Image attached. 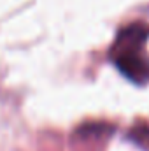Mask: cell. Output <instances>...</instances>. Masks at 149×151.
<instances>
[{"instance_id":"cell-1","label":"cell","mask_w":149,"mask_h":151,"mask_svg":"<svg viewBox=\"0 0 149 151\" xmlns=\"http://www.w3.org/2000/svg\"><path fill=\"white\" fill-rule=\"evenodd\" d=\"M140 51L142 47H112V62L117 70L139 86L149 83V60Z\"/></svg>"},{"instance_id":"cell-2","label":"cell","mask_w":149,"mask_h":151,"mask_svg":"<svg viewBox=\"0 0 149 151\" xmlns=\"http://www.w3.org/2000/svg\"><path fill=\"white\" fill-rule=\"evenodd\" d=\"M148 39L149 25L142 23V21H135V23H130L119 30L112 47H144Z\"/></svg>"}]
</instances>
